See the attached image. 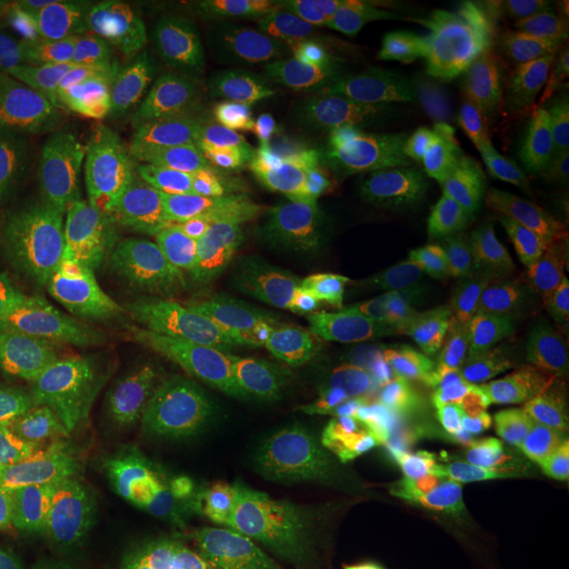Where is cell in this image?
<instances>
[{"label":"cell","mask_w":569,"mask_h":569,"mask_svg":"<svg viewBox=\"0 0 569 569\" xmlns=\"http://www.w3.org/2000/svg\"><path fill=\"white\" fill-rule=\"evenodd\" d=\"M131 425L91 403L18 428L7 481L23 528L70 568L96 569L127 517Z\"/></svg>","instance_id":"1"},{"label":"cell","mask_w":569,"mask_h":569,"mask_svg":"<svg viewBox=\"0 0 569 569\" xmlns=\"http://www.w3.org/2000/svg\"><path fill=\"white\" fill-rule=\"evenodd\" d=\"M260 306L220 256L199 251L171 296L169 357L178 406L213 430L264 366Z\"/></svg>","instance_id":"2"},{"label":"cell","mask_w":569,"mask_h":569,"mask_svg":"<svg viewBox=\"0 0 569 569\" xmlns=\"http://www.w3.org/2000/svg\"><path fill=\"white\" fill-rule=\"evenodd\" d=\"M171 293L133 262H114L89 284L82 300L77 355L89 403L131 425L142 407L161 399V346Z\"/></svg>","instance_id":"3"},{"label":"cell","mask_w":569,"mask_h":569,"mask_svg":"<svg viewBox=\"0 0 569 569\" xmlns=\"http://www.w3.org/2000/svg\"><path fill=\"white\" fill-rule=\"evenodd\" d=\"M119 218L100 199L11 146H0V258L41 270L108 262Z\"/></svg>","instance_id":"4"},{"label":"cell","mask_w":569,"mask_h":569,"mask_svg":"<svg viewBox=\"0 0 569 569\" xmlns=\"http://www.w3.org/2000/svg\"><path fill=\"white\" fill-rule=\"evenodd\" d=\"M226 547L256 569H371L366 542L338 526L312 486L256 475L218 512Z\"/></svg>","instance_id":"5"},{"label":"cell","mask_w":569,"mask_h":569,"mask_svg":"<svg viewBox=\"0 0 569 569\" xmlns=\"http://www.w3.org/2000/svg\"><path fill=\"white\" fill-rule=\"evenodd\" d=\"M131 430L127 515L188 542L203 528L222 483V435L164 399L142 407Z\"/></svg>","instance_id":"6"},{"label":"cell","mask_w":569,"mask_h":569,"mask_svg":"<svg viewBox=\"0 0 569 569\" xmlns=\"http://www.w3.org/2000/svg\"><path fill=\"white\" fill-rule=\"evenodd\" d=\"M416 89L435 121L458 129L542 124L557 121L569 108L568 84L456 42H439L420 58Z\"/></svg>","instance_id":"7"},{"label":"cell","mask_w":569,"mask_h":569,"mask_svg":"<svg viewBox=\"0 0 569 569\" xmlns=\"http://www.w3.org/2000/svg\"><path fill=\"white\" fill-rule=\"evenodd\" d=\"M308 96L340 136L378 157L409 136L406 89L387 44L361 30H331L305 63Z\"/></svg>","instance_id":"8"},{"label":"cell","mask_w":569,"mask_h":569,"mask_svg":"<svg viewBox=\"0 0 569 569\" xmlns=\"http://www.w3.org/2000/svg\"><path fill=\"white\" fill-rule=\"evenodd\" d=\"M176 61L251 112L277 110L293 89L289 44L264 13L243 2L183 9L173 32Z\"/></svg>","instance_id":"9"},{"label":"cell","mask_w":569,"mask_h":569,"mask_svg":"<svg viewBox=\"0 0 569 569\" xmlns=\"http://www.w3.org/2000/svg\"><path fill=\"white\" fill-rule=\"evenodd\" d=\"M399 201V180L378 154L355 143L326 148L266 232L268 253L293 244L382 230Z\"/></svg>","instance_id":"10"},{"label":"cell","mask_w":569,"mask_h":569,"mask_svg":"<svg viewBox=\"0 0 569 569\" xmlns=\"http://www.w3.org/2000/svg\"><path fill=\"white\" fill-rule=\"evenodd\" d=\"M218 432L251 456L296 470H312L345 451L331 432L321 385L272 355Z\"/></svg>","instance_id":"11"},{"label":"cell","mask_w":569,"mask_h":569,"mask_svg":"<svg viewBox=\"0 0 569 569\" xmlns=\"http://www.w3.org/2000/svg\"><path fill=\"white\" fill-rule=\"evenodd\" d=\"M481 449L435 446L395 481V521L385 552L413 566L443 549L460 529L470 505L486 486Z\"/></svg>","instance_id":"12"},{"label":"cell","mask_w":569,"mask_h":569,"mask_svg":"<svg viewBox=\"0 0 569 569\" xmlns=\"http://www.w3.org/2000/svg\"><path fill=\"white\" fill-rule=\"evenodd\" d=\"M232 148L192 152L114 186L117 213L176 237H209L222 222V182Z\"/></svg>","instance_id":"13"},{"label":"cell","mask_w":569,"mask_h":569,"mask_svg":"<svg viewBox=\"0 0 569 569\" xmlns=\"http://www.w3.org/2000/svg\"><path fill=\"white\" fill-rule=\"evenodd\" d=\"M407 249L385 230L293 244L272 253L262 291L333 296L392 289Z\"/></svg>","instance_id":"14"},{"label":"cell","mask_w":569,"mask_h":569,"mask_svg":"<svg viewBox=\"0 0 569 569\" xmlns=\"http://www.w3.org/2000/svg\"><path fill=\"white\" fill-rule=\"evenodd\" d=\"M180 4L108 0L70 32L87 81L157 74L176 61L173 32Z\"/></svg>","instance_id":"15"},{"label":"cell","mask_w":569,"mask_h":569,"mask_svg":"<svg viewBox=\"0 0 569 569\" xmlns=\"http://www.w3.org/2000/svg\"><path fill=\"white\" fill-rule=\"evenodd\" d=\"M310 150V129L296 103H281L247 138L234 143L224 167L220 228L239 234L281 201Z\"/></svg>","instance_id":"16"},{"label":"cell","mask_w":569,"mask_h":569,"mask_svg":"<svg viewBox=\"0 0 569 569\" xmlns=\"http://www.w3.org/2000/svg\"><path fill=\"white\" fill-rule=\"evenodd\" d=\"M418 178L428 194L493 211L540 197L552 186L523 152L481 138L430 146L418 161Z\"/></svg>","instance_id":"17"},{"label":"cell","mask_w":569,"mask_h":569,"mask_svg":"<svg viewBox=\"0 0 569 569\" xmlns=\"http://www.w3.org/2000/svg\"><path fill=\"white\" fill-rule=\"evenodd\" d=\"M260 310L284 326L321 331L352 342L387 346L425 338L392 289H369L333 296H298L260 291Z\"/></svg>","instance_id":"18"},{"label":"cell","mask_w":569,"mask_h":569,"mask_svg":"<svg viewBox=\"0 0 569 569\" xmlns=\"http://www.w3.org/2000/svg\"><path fill=\"white\" fill-rule=\"evenodd\" d=\"M56 326L49 272L0 258V407L41 357Z\"/></svg>","instance_id":"19"},{"label":"cell","mask_w":569,"mask_h":569,"mask_svg":"<svg viewBox=\"0 0 569 569\" xmlns=\"http://www.w3.org/2000/svg\"><path fill=\"white\" fill-rule=\"evenodd\" d=\"M159 131L138 124L106 131H56L39 129L13 143L21 154L44 164L72 182L91 190L108 213L119 218L112 203V183L127 154Z\"/></svg>","instance_id":"20"},{"label":"cell","mask_w":569,"mask_h":569,"mask_svg":"<svg viewBox=\"0 0 569 569\" xmlns=\"http://www.w3.org/2000/svg\"><path fill=\"white\" fill-rule=\"evenodd\" d=\"M406 32L427 39L505 37L521 39L561 18L557 2L542 0H407L392 4Z\"/></svg>","instance_id":"21"},{"label":"cell","mask_w":569,"mask_h":569,"mask_svg":"<svg viewBox=\"0 0 569 569\" xmlns=\"http://www.w3.org/2000/svg\"><path fill=\"white\" fill-rule=\"evenodd\" d=\"M312 489L338 526L361 542L387 550L395 521V483L345 449L310 470Z\"/></svg>","instance_id":"22"},{"label":"cell","mask_w":569,"mask_h":569,"mask_svg":"<svg viewBox=\"0 0 569 569\" xmlns=\"http://www.w3.org/2000/svg\"><path fill=\"white\" fill-rule=\"evenodd\" d=\"M323 388L329 425L345 449L366 448L390 435L422 425L448 406L453 390L441 395H413L395 388Z\"/></svg>","instance_id":"23"},{"label":"cell","mask_w":569,"mask_h":569,"mask_svg":"<svg viewBox=\"0 0 569 569\" xmlns=\"http://www.w3.org/2000/svg\"><path fill=\"white\" fill-rule=\"evenodd\" d=\"M157 74L124 81L42 82L44 129L79 133L143 124Z\"/></svg>","instance_id":"24"},{"label":"cell","mask_w":569,"mask_h":569,"mask_svg":"<svg viewBox=\"0 0 569 569\" xmlns=\"http://www.w3.org/2000/svg\"><path fill=\"white\" fill-rule=\"evenodd\" d=\"M274 346L287 363L327 388H378L385 382V348L352 342L321 331L281 329Z\"/></svg>","instance_id":"25"},{"label":"cell","mask_w":569,"mask_h":569,"mask_svg":"<svg viewBox=\"0 0 569 569\" xmlns=\"http://www.w3.org/2000/svg\"><path fill=\"white\" fill-rule=\"evenodd\" d=\"M465 569H569V540L510 512H493L470 531Z\"/></svg>","instance_id":"26"},{"label":"cell","mask_w":569,"mask_h":569,"mask_svg":"<svg viewBox=\"0 0 569 569\" xmlns=\"http://www.w3.org/2000/svg\"><path fill=\"white\" fill-rule=\"evenodd\" d=\"M146 127L203 138L237 136L226 122V93L192 70L159 72L150 89Z\"/></svg>","instance_id":"27"},{"label":"cell","mask_w":569,"mask_h":569,"mask_svg":"<svg viewBox=\"0 0 569 569\" xmlns=\"http://www.w3.org/2000/svg\"><path fill=\"white\" fill-rule=\"evenodd\" d=\"M435 244L465 262H505L509 239L500 211L467 203L435 207L427 220Z\"/></svg>","instance_id":"28"},{"label":"cell","mask_w":569,"mask_h":569,"mask_svg":"<svg viewBox=\"0 0 569 569\" xmlns=\"http://www.w3.org/2000/svg\"><path fill=\"white\" fill-rule=\"evenodd\" d=\"M392 291H420L432 296H483L505 298L479 266L453 258L441 249H407Z\"/></svg>","instance_id":"29"},{"label":"cell","mask_w":569,"mask_h":569,"mask_svg":"<svg viewBox=\"0 0 569 569\" xmlns=\"http://www.w3.org/2000/svg\"><path fill=\"white\" fill-rule=\"evenodd\" d=\"M407 312L420 327L451 340H472L498 327L507 298H483V296H432L420 291H395Z\"/></svg>","instance_id":"30"},{"label":"cell","mask_w":569,"mask_h":569,"mask_svg":"<svg viewBox=\"0 0 569 569\" xmlns=\"http://www.w3.org/2000/svg\"><path fill=\"white\" fill-rule=\"evenodd\" d=\"M96 569H197V566L183 538L127 515Z\"/></svg>","instance_id":"31"},{"label":"cell","mask_w":569,"mask_h":569,"mask_svg":"<svg viewBox=\"0 0 569 569\" xmlns=\"http://www.w3.org/2000/svg\"><path fill=\"white\" fill-rule=\"evenodd\" d=\"M517 467L531 488L569 500V403L538 420Z\"/></svg>","instance_id":"32"},{"label":"cell","mask_w":569,"mask_h":569,"mask_svg":"<svg viewBox=\"0 0 569 569\" xmlns=\"http://www.w3.org/2000/svg\"><path fill=\"white\" fill-rule=\"evenodd\" d=\"M16 44L30 61L42 82H74L82 79L72 32L53 21L42 20L28 4L13 11Z\"/></svg>","instance_id":"33"},{"label":"cell","mask_w":569,"mask_h":569,"mask_svg":"<svg viewBox=\"0 0 569 569\" xmlns=\"http://www.w3.org/2000/svg\"><path fill=\"white\" fill-rule=\"evenodd\" d=\"M385 382L413 395H441L449 392L453 376L427 338H418L385 348Z\"/></svg>","instance_id":"34"},{"label":"cell","mask_w":569,"mask_h":569,"mask_svg":"<svg viewBox=\"0 0 569 569\" xmlns=\"http://www.w3.org/2000/svg\"><path fill=\"white\" fill-rule=\"evenodd\" d=\"M44 129V89L11 63H0V146Z\"/></svg>","instance_id":"35"},{"label":"cell","mask_w":569,"mask_h":569,"mask_svg":"<svg viewBox=\"0 0 569 569\" xmlns=\"http://www.w3.org/2000/svg\"><path fill=\"white\" fill-rule=\"evenodd\" d=\"M510 355L542 382L569 388V310L545 333L498 329Z\"/></svg>","instance_id":"36"},{"label":"cell","mask_w":569,"mask_h":569,"mask_svg":"<svg viewBox=\"0 0 569 569\" xmlns=\"http://www.w3.org/2000/svg\"><path fill=\"white\" fill-rule=\"evenodd\" d=\"M517 58L529 70L569 87V20L557 18L521 37Z\"/></svg>","instance_id":"37"},{"label":"cell","mask_w":569,"mask_h":569,"mask_svg":"<svg viewBox=\"0 0 569 569\" xmlns=\"http://www.w3.org/2000/svg\"><path fill=\"white\" fill-rule=\"evenodd\" d=\"M552 260V244L540 228H523L509 241V251L505 256V264L509 266L521 287H536Z\"/></svg>","instance_id":"38"},{"label":"cell","mask_w":569,"mask_h":569,"mask_svg":"<svg viewBox=\"0 0 569 569\" xmlns=\"http://www.w3.org/2000/svg\"><path fill=\"white\" fill-rule=\"evenodd\" d=\"M355 453L373 472L395 483L413 467V462L422 453V448L406 435H390L376 443H369L366 448L355 449Z\"/></svg>","instance_id":"39"},{"label":"cell","mask_w":569,"mask_h":569,"mask_svg":"<svg viewBox=\"0 0 569 569\" xmlns=\"http://www.w3.org/2000/svg\"><path fill=\"white\" fill-rule=\"evenodd\" d=\"M528 143L536 159L569 173V119L538 124L529 131Z\"/></svg>","instance_id":"40"},{"label":"cell","mask_w":569,"mask_h":569,"mask_svg":"<svg viewBox=\"0 0 569 569\" xmlns=\"http://www.w3.org/2000/svg\"><path fill=\"white\" fill-rule=\"evenodd\" d=\"M108 0H42L28 4L42 20L53 21L61 28L72 30L79 21L102 9Z\"/></svg>","instance_id":"41"},{"label":"cell","mask_w":569,"mask_h":569,"mask_svg":"<svg viewBox=\"0 0 569 569\" xmlns=\"http://www.w3.org/2000/svg\"><path fill=\"white\" fill-rule=\"evenodd\" d=\"M0 569H28L20 555L11 547L0 545Z\"/></svg>","instance_id":"42"},{"label":"cell","mask_w":569,"mask_h":569,"mask_svg":"<svg viewBox=\"0 0 569 569\" xmlns=\"http://www.w3.org/2000/svg\"><path fill=\"white\" fill-rule=\"evenodd\" d=\"M18 4H11V2H0V34L2 30L9 26V21L13 18V11H16Z\"/></svg>","instance_id":"43"},{"label":"cell","mask_w":569,"mask_h":569,"mask_svg":"<svg viewBox=\"0 0 569 569\" xmlns=\"http://www.w3.org/2000/svg\"><path fill=\"white\" fill-rule=\"evenodd\" d=\"M559 4V16L569 20V0L568 2H557Z\"/></svg>","instance_id":"44"}]
</instances>
